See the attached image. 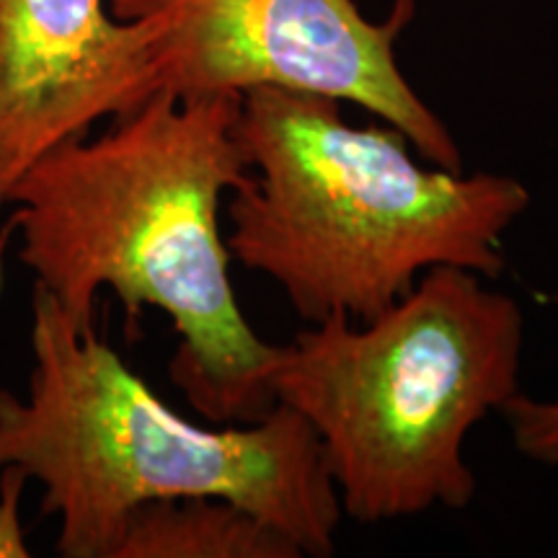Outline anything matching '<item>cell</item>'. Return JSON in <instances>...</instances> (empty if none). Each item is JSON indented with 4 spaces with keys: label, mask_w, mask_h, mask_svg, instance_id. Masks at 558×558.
I'll use <instances>...</instances> for the list:
<instances>
[{
    "label": "cell",
    "mask_w": 558,
    "mask_h": 558,
    "mask_svg": "<svg viewBox=\"0 0 558 558\" xmlns=\"http://www.w3.org/2000/svg\"><path fill=\"white\" fill-rule=\"evenodd\" d=\"M239 104L241 94L160 90L104 135L41 156L9 197L21 264L75 326H94L104 288L130 318L150 305L173 320L169 375L213 424H248L275 407L277 344L243 316L220 230L222 197L248 179Z\"/></svg>",
    "instance_id": "cell-1"
},
{
    "label": "cell",
    "mask_w": 558,
    "mask_h": 558,
    "mask_svg": "<svg viewBox=\"0 0 558 558\" xmlns=\"http://www.w3.org/2000/svg\"><path fill=\"white\" fill-rule=\"evenodd\" d=\"M341 101L259 86L241 94L235 140L248 179L230 192L228 251L282 288L300 318L369 320L424 271H505V235L530 207L507 173L427 169L399 130L354 128Z\"/></svg>",
    "instance_id": "cell-2"
},
{
    "label": "cell",
    "mask_w": 558,
    "mask_h": 558,
    "mask_svg": "<svg viewBox=\"0 0 558 558\" xmlns=\"http://www.w3.org/2000/svg\"><path fill=\"white\" fill-rule=\"evenodd\" d=\"M26 396L0 390V469L45 488L62 558H111L145 501L222 497L282 530L303 556H331L341 512L316 432L275 403L248 424L202 427L132 373L94 326H75L34 284Z\"/></svg>",
    "instance_id": "cell-3"
},
{
    "label": "cell",
    "mask_w": 558,
    "mask_h": 558,
    "mask_svg": "<svg viewBox=\"0 0 558 558\" xmlns=\"http://www.w3.org/2000/svg\"><path fill=\"white\" fill-rule=\"evenodd\" d=\"M522 349L518 300L435 267L375 318L333 313L277 344L269 393L316 432L341 512L378 525L471 505L465 442L520 393Z\"/></svg>",
    "instance_id": "cell-4"
},
{
    "label": "cell",
    "mask_w": 558,
    "mask_h": 558,
    "mask_svg": "<svg viewBox=\"0 0 558 558\" xmlns=\"http://www.w3.org/2000/svg\"><path fill=\"white\" fill-rule=\"evenodd\" d=\"M111 16L143 21L153 37L158 94L173 99L275 86L320 94L378 114L424 160L463 171L442 117L401 73L396 39L414 3L386 21L354 0H107Z\"/></svg>",
    "instance_id": "cell-5"
},
{
    "label": "cell",
    "mask_w": 558,
    "mask_h": 558,
    "mask_svg": "<svg viewBox=\"0 0 558 558\" xmlns=\"http://www.w3.org/2000/svg\"><path fill=\"white\" fill-rule=\"evenodd\" d=\"M156 94L143 21L107 0H0V209L41 156Z\"/></svg>",
    "instance_id": "cell-6"
},
{
    "label": "cell",
    "mask_w": 558,
    "mask_h": 558,
    "mask_svg": "<svg viewBox=\"0 0 558 558\" xmlns=\"http://www.w3.org/2000/svg\"><path fill=\"white\" fill-rule=\"evenodd\" d=\"M282 530L222 497L140 505L124 520L111 558H300Z\"/></svg>",
    "instance_id": "cell-7"
},
{
    "label": "cell",
    "mask_w": 558,
    "mask_h": 558,
    "mask_svg": "<svg viewBox=\"0 0 558 558\" xmlns=\"http://www.w3.org/2000/svg\"><path fill=\"white\" fill-rule=\"evenodd\" d=\"M499 416H505L520 456L546 469H558V401H538L520 390Z\"/></svg>",
    "instance_id": "cell-8"
},
{
    "label": "cell",
    "mask_w": 558,
    "mask_h": 558,
    "mask_svg": "<svg viewBox=\"0 0 558 558\" xmlns=\"http://www.w3.org/2000/svg\"><path fill=\"white\" fill-rule=\"evenodd\" d=\"M26 481L29 478L16 469H0V558L29 556L21 527V492Z\"/></svg>",
    "instance_id": "cell-9"
}]
</instances>
